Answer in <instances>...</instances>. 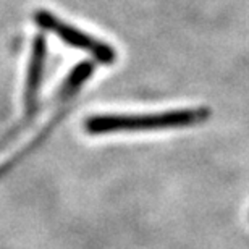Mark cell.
<instances>
[{
	"mask_svg": "<svg viewBox=\"0 0 249 249\" xmlns=\"http://www.w3.org/2000/svg\"><path fill=\"white\" fill-rule=\"evenodd\" d=\"M34 21L37 23V26H41L46 31H51L55 36H58L68 46L89 52L97 62L107 65L115 62L117 52L112 46L89 36L86 33L79 31L76 28H73L71 24L62 21L60 18H57L55 15H52L47 10H37L34 13Z\"/></svg>",
	"mask_w": 249,
	"mask_h": 249,
	"instance_id": "cell-2",
	"label": "cell"
},
{
	"mask_svg": "<svg viewBox=\"0 0 249 249\" xmlns=\"http://www.w3.org/2000/svg\"><path fill=\"white\" fill-rule=\"evenodd\" d=\"M47 55V42L42 34H37L33 41L31 57H29L26 84H24V107H26V115L31 117L36 112L37 107V96L39 88H41L44 63Z\"/></svg>",
	"mask_w": 249,
	"mask_h": 249,
	"instance_id": "cell-3",
	"label": "cell"
},
{
	"mask_svg": "<svg viewBox=\"0 0 249 249\" xmlns=\"http://www.w3.org/2000/svg\"><path fill=\"white\" fill-rule=\"evenodd\" d=\"M211 112L206 107L199 108H177L159 113L144 115H94L89 117L84 128L89 134H110V133H134V131H156V129L193 126L209 120Z\"/></svg>",
	"mask_w": 249,
	"mask_h": 249,
	"instance_id": "cell-1",
	"label": "cell"
},
{
	"mask_svg": "<svg viewBox=\"0 0 249 249\" xmlns=\"http://www.w3.org/2000/svg\"><path fill=\"white\" fill-rule=\"evenodd\" d=\"M94 73V63L92 62H81L74 67L60 88V92H58V99L60 101H67L71 96L78 92V89L83 86L84 83L88 81L89 76Z\"/></svg>",
	"mask_w": 249,
	"mask_h": 249,
	"instance_id": "cell-4",
	"label": "cell"
}]
</instances>
